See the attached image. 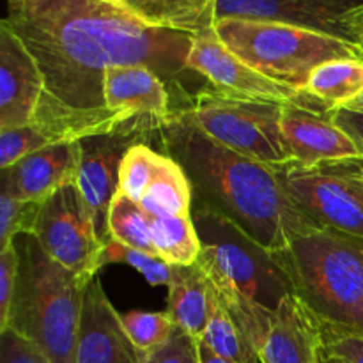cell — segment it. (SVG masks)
<instances>
[{
  "instance_id": "1f68e13d",
  "label": "cell",
  "mask_w": 363,
  "mask_h": 363,
  "mask_svg": "<svg viewBox=\"0 0 363 363\" xmlns=\"http://www.w3.org/2000/svg\"><path fill=\"white\" fill-rule=\"evenodd\" d=\"M18 268H20V255H18L16 245L13 241L9 247L0 250V332L6 328L7 318H9Z\"/></svg>"
},
{
  "instance_id": "52a82bcc",
  "label": "cell",
  "mask_w": 363,
  "mask_h": 363,
  "mask_svg": "<svg viewBox=\"0 0 363 363\" xmlns=\"http://www.w3.org/2000/svg\"><path fill=\"white\" fill-rule=\"evenodd\" d=\"M282 106L280 103L227 94L208 85L194 96L191 106L184 112L218 144L282 170L294 165L282 135Z\"/></svg>"
},
{
  "instance_id": "2e32d148",
  "label": "cell",
  "mask_w": 363,
  "mask_h": 363,
  "mask_svg": "<svg viewBox=\"0 0 363 363\" xmlns=\"http://www.w3.org/2000/svg\"><path fill=\"white\" fill-rule=\"evenodd\" d=\"M80 144L60 142L25 156L0 174V191L30 202L48 201L64 186L77 184Z\"/></svg>"
},
{
  "instance_id": "30bf717a",
  "label": "cell",
  "mask_w": 363,
  "mask_h": 363,
  "mask_svg": "<svg viewBox=\"0 0 363 363\" xmlns=\"http://www.w3.org/2000/svg\"><path fill=\"white\" fill-rule=\"evenodd\" d=\"M186 69L202 74L209 82V85L227 94L262 99V101H273L280 105L298 103L308 108L328 112L318 99H314L307 92L279 84L248 66L245 60H241L236 53L230 52L223 45V41L215 32V27L194 34L186 59Z\"/></svg>"
},
{
  "instance_id": "d4e9b609",
  "label": "cell",
  "mask_w": 363,
  "mask_h": 363,
  "mask_svg": "<svg viewBox=\"0 0 363 363\" xmlns=\"http://www.w3.org/2000/svg\"><path fill=\"white\" fill-rule=\"evenodd\" d=\"M110 240H116L135 250L156 254L151 238V220L138 202L131 201L119 190L116 191L108 211Z\"/></svg>"
},
{
  "instance_id": "f1b7e54d",
  "label": "cell",
  "mask_w": 363,
  "mask_h": 363,
  "mask_svg": "<svg viewBox=\"0 0 363 363\" xmlns=\"http://www.w3.org/2000/svg\"><path fill=\"white\" fill-rule=\"evenodd\" d=\"M41 206L0 191V250L9 247L14 238L34 233Z\"/></svg>"
},
{
  "instance_id": "cb8c5ba5",
  "label": "cell",
  "mask_w": 363,
  "mask_h": 363,
  "mask_svg": "<svg viewBox=\"0 0 363 363\" xmlns=\"http://www.w3.org/2000/svg\"><path fill=\"white\" fill-rule=\"evenodd\" d=\"M202 342L215 354L236 363H261L257 350L247 339L229 312L225 311L215 293V305L209 315L208 326L202 335Z\"/></svg>"
},
{
  "instance_id": "d6a6232c",
  "label": "cell",
  "mask_w": 363,
  "mask_h": 363,
  "mask_svg": "<svg viewBox=\"0 0 363 363\" xmlns=\"http://www.w3.org/2000/svg\"><path fill=\"white\" fill-rule=\"evenodd\" d=\"M0 363H48V360L30 340L7 328L0 332Z\"/></svg>"
},
{
  "instance_id": "6da1fadb",
  "label": "cell",
  "mask_w": 363,
  "mask_h": 363,
  "mask_svg": "<svg viewBox=\"0 0 363 363\" xmlns=\"http://www.w3.org/2000/svg\"><path fill=\"white\" fill-rule=\"evenodd\" d=\"M4 23L21 39L45 77L32 124L53 144L160 123L126 119L105 105V73L145 66L165 84L186 73L194 34L147 25L110 0H7Z\"/></svg>"
},
{
  "instance_id": "9a60e30c",
  "label": "cell",
  "mask_w": 363,
  "mask_h": 363,
  "mask_svg": "<svg viewBox=\"0 0 363 363\" xmlns=\"http://www.w3.org/2000/svg\"><path fill=\"white\" fill-rule=\"evenodd\" d=\"M142 353L128 337L121 314L112 307L99 280L85 289L74 363H140Z\"/></svg>"
},
{
  "instance_id": "8fae6325",
  "label": "cell",
  "mask_w": 363,
  "mask_h": 363,
  "mask_svg": "<svg viewBox=\"0 0 363 363\" xmlns=\"http://www.w3.org/2000/svg\"><path fill=\"white\" fill-rule=\"evenodd\" d=\"M149 137H152L151 130L130 128L78 140L80 167L77 186L91 209L96 230L105 243L110 241L108 211L113 195L119 190L121 163L131 145L147 140Z\"/></svg>"
},
{
  "instance_id": "74e56055",
  "label": "cell",
  "mask_w": 363,
  "mask_h": 363,
  "mask_svg": "<svg viewBox=\"0 0 363 363\" xmlns=\"http://www.w3.org/2000/svg\"><path fill=\"white\" fill-rule=\"evenodd\" d=\"M342 108L353 110V112H360V113H363V92H362V94H358L357 98L353 99V101L347 103L346 106H342Z\"/></svg>"
},
{
  "instance_id": "5bb4252c",
  "label": "cell",
  "mask_w": 363,
  "mask_h": 363,
  "mask_svg": "<svg viewBox=\"0 0 363 363\" xmlns=\"http://www.w3.org/2000/svg\"><path fill=\"white\" fill-rule=\"evenodd\" d=\"M45 94V77L21 39L0 23V130L32 124Z\"/></svg>"
},
{
  "instance_id": "44dd1931",
  "label": "cell",
  "mask_w": 363,
  "mask_h": 363,
  "mask_svg": "<svg viewBox=\"0 0 363 363\" xmlns=\"http://www.w3.org/2000/svg\"><path fill=\"white\" fill-rule=\"evenodd\" d=\"M305 92L328 112L342 108L363 92V59L328 60L311 74Z\"/></svg>"
},
{
  "instance_id": "b9f144b4",
  "label": "cell",
  "mask_w": 363,
  "mask_h": 363,
  "mask_svg": "<svg viewBox=\"0 0 363 363\" xmlns=\"http://www.w3.org/2000/svg\"><path fill=\"white\" fill-rule=\"evenodd\" d=\"M110 2H119V0H110Z\"/></svg>"
},
{
  "instance_id": "603a6c76",
  "label": "cell",
  "mask_w": 363,
  "mask_h": 363,
  "mask_svg": "<svg viewBox=\"0 0 363 363\" xmlns=\"http://www.w3.org/2000/svg\"><path fill=\"white\" fill-rule=\"evenodd\" d=\"M156 254L170 266H194L202 243L191 216H149Z\"/></svg>"
},
{
  "instance_id": "4316f807",
  "label": "cell",
  "mask_w": 363,
  "mask_h": 363,
  "mask_svg": "<svg viewBox=\"0 0 363 363\" xmlns=\"http://www.w3.org/2000/svg\"><path fill=\"white\" fill-rule=\"evenodd\" d=\"M121 321L133 346L142 354L165 344L177 328L169 312H126L121 314Z\"/></svg>"
},
{
  "instance_id": "d590c367",
  "label": "cell",
  "mask_w": 363,
  "mask_h": 363,
  "mask_svg": "<svg viewBox=\"0 0 363 363\" xmlns=\"http://www.w3.org/2000/svg\"><path fill=\"white\" fill-rule=\"evenodd\" d=\"M199 357H201V363H236L215 354L204 342H202V340H199Z\"/></svg>"
},
{
  "instance_id": "d6986e66",
  "label": "cell",
  "mask_w": 363,
  "mask_h": 363,
  "mask_svg": "<svg viewBox=\"0 0 363 363\" xmlns=\"http://www.w3.org/2000/svg\"><path fill=\"white\" fill-rule=\"evenodd\" d=\"M169 289V308L172 321L179 330L202 339L215 305V289L199 262L194 266H172Z\"/></svg>"
},
{
  "instance_id": "ba28073f",
  "label": "cell",
  "mask_w": 363,
  "mask_h": 363,
  "mask_svg": "<svg viewBox=\"0 0 363 363\" xmlns=\"http://www.w3.org/2000/svg\"><path fill=\"white\" fill-rule=\"evenodd\" d=\"M294 204L319 227L363 240V156L277 170Z\"/></svg>"
},
{
  "instance_id": "ac0fdd59",
  "label": "cell",
  "mask_w": 363,
  "mask_h": 363,
  "mask_svg": "<svg viewBox=\"0 0 363 363\" xmlns=\"http://www.w3.org/2000/svg\"><path fill=\"white\" fill-rule=\"evenodd\" d=\"M323 330L315 315L294 294L284 298L259 350L261 363H319Z\"/></svg>"
},
{
  "instance_id": "484cf974",
  "label": "cell",
  "mask_w": 363,
  "mask_h": 363,
  "mask_svg": "<svg viewBox=\"0 0 363 363\" xmlns=\"http://www.w3.org/2000/svg\"><path fill=\"white\" fill-rule=\"evenodd\" d=\"M165 155L155 151L145 142L131 145L124 155L119 170V191L131 201L140 202L147 188L158 176Z\"/></svg>"
},
{
  "instance_id": "ab89813d",
  "label": "cell",
  "mask_w": 363,
  "mask_h": 363,
  "mask_svg": "<svg viewBox=\"0 0 363 363\" xmlns=\"http://www.w3.org/2000/svg\"><path fill=\"white\" fill-rule=\"evenodd\" d=\"M357 46H358V50H360V55H362V59H363V32L360 34V38H358Z\"/></svg>"
},
{
  "instance_id": "7402d4cb",
  "label": "cell",
  "mask_w": 363,
  "mask_h": 363,
  "mask_svg": "<svg viewBox=\"0 0 363 363\" xmlns=\"http://www.w3.org/2000/svg\"><path fill=\"white\" fill-rule=\"evenodd\" d=\"M138 204L149 216H191L194 188L183 167L165 155L158 176Z\"/></svg>"
},
{
  "instance_id": "8992f818",
  "label": "cell",
  "mask_w": 363,
  "mask_h": 363,
  "mask_svg": "<svg viewBox=\"0 0 363 363\" xmlns=\"http://www.w3.org/2000/svg\"><path fill=\"white\" fill-rule=\"evenodd\" d=\"M191 220L202 243L197 262L213 286L238 291L272 312L284 298L294 294L272 252L197 197L191 204Z\"/></svg>"
},
{
  "instance_id": "4dcf8cb0",
  "label": "cell",
  "mask_w": 363,
  "mask_h": 363,
  "mask_svg": "<svg viewBox=\"0 0 363 363\" xmlns=\"http://www.w3.org/2000/svg\"><path fill=\"white\" fill-rule=\"evenodd\" d=\"M140 363H201L199 339L176 328L165 344L142 354Z\"/></svg>"
},
{
  "instance_id": "f546056e",
  "label": "cell",
  "mask_w": 363,
  "mask_h": 363,
  "mask_svg": "<svg viewBox=\"0 0 363 363\" xmlns=\"http://www.w3.org/2000/svg\"><path fill=\"white\" fill-rule=\"evenodd\" d=\"M53 142L34 124L0 130V170L9 169L16 162L35 151L48 147Z\"/></svg>"
},
{
  "instance_id": "ffe728a7",
  "label": "cell",
  "mask_w": 363,
  "mask_h": 363,
  "mask_svg": "<svg viewBox=\"0 0 363 363\" xmlns=\"http://www.w3.org/2000/svg\"><path fill=\"white\" fill-rule=\"evenodd\" d=\"M147 25L199 34L215 27V4L206 0H119Z\"/></svg>"
},
{
  "instance_id": "5b68a950",
  "label": "cell",
  "mask_w": 363,
  "mask_h": 363,
  "mask_svg": "<svg viewBox=\"0 0 363 363\" xmlns=\"http://www.w3.org/2000/svg\"><path fill=\"white\" fill-rule=\"evenodd\" d=\"M215 32L248 66L301 92L328 60L362 59L353 43L277 21L225 18L215 21Z\"/></svg>"
},
{
  "instance_id": "3957f363",
  "label": "cell",
  "mask_w": 363,
  "mask_h": 363,
  "mask_svg": "<svg viewBox=\"0 0 363 363\" xmlns=\"http://www.w3.org/2000/svg\"><path fill=\"white\" fill-rule=\"evenodd\" d=\"M323 337H363V240L328 227L294 236L272 252Z\"/></svg>"
},
{
  "instance_id": "e575fe53",
  "label": "cell",
  "mask_w": 363,
  "mask_h": 363,
  "mask_svg": "<svg viewBox=\"0 0 363 363\" xmlns=\"http://www.w3.org/2000/svg\"><path fill=\"white\" fill-rule=\"evenodd\" d=\"M330 117L340 130L346 131L357 142L358 147L363 151V113L346 108H337L330 112Z\"/></svg>"
},
{
  "instance_id": "7c38bea8",
  "label": "cell",
  "mask_w": 363,
  "mask_h": 363,
  "mask_svg": "<svg viewBox=\"0 0 363 363\" xmlns=\"http://www.w3.org/2000/svg\"><path fill=\"white\" fill-rule=\"evenodd\" d=\"M363 0H216L215 21L225 18L277 21L357 45L350 18Z\"/></svg>"
},
{
  "instance_id": "83f0119b",
  "label": "cell",
  "mask_w": 363,
  "mask_h": 363,
  "mask_svg": "<svg viewBox=\"0 0 363 363\" xmlns=\"http://www.w3.org/2000/svg\"><path fill=\"white\" fill-rule=\"evenodd\" d=\"M101 264H128L135 272L140 273L149 286H170L172 280V266L163 261L158 255H151L147 252L135 250L126 247L116 240H110L105 245V250L101 255Z\"/></svg>"
},
{
  "instance_id": "4fadbf2b",
  "label": "cell",
  "mask_w": 363,
  "mask_h": 363,
  "mask_svg": "<svg viewBox=\"0 0 363 363\" xmlns=\"http://www.w3.org/2000/svg\"><path fill=\"white\" fill-rule=\"evenodd\" d=\"M282 135L294 165L318 167L363 156L357 142L333 123L328 112L298 103L282 106Z\"/></svg>"
},
{
  "instance_id": "9c48e42d",
  "label": "cell",
  "mask_w": 363,
  "mask_h": 363,
  "mask_svg": "<svg viewBox=\"0 0 363 363\" xmlns=\"http://www.w3.org/2000/svg\"><path fill=\"white\" fill-rule=\"evenodd\" d=\"M32 236L38 238L50 257L82 279L92 280L103 268L106 243L99 238L77 184L60 188L43 202Z\"/></svg>"
},
{
  "instance_id": "277c9868",
  "label": "cell",
  "mask_w": 363,
  "mask_h": 363,
  "mask_svg": "<svg viewBox=\"0 0 363 363\" xmlns=\"http://www.w3.org/2000/svg\"><path fill=\"white\" fill-rule=\"evenodd\" d=\"M14 245L20 268L4 330L30 340L48 363H74L82 305L91 280L50 257L32 234L14 238Z\"/></svg>"
},
{
  "instance_id": "8d00e7d4",
  "label": "cell",
  "mask_w": 363,
  "mask_h": 363,
  "mask_svg": "<svg viewBox=\"0 0 363 363\" xmlns=\"http://www.w3.org/2000/svg\"><path fill=\"white\" fill-rule=\"evenodd\" d=\"M350 23H351V28L354 30V34L360 38V34L363 32V7L360 11H357V13L351 14L350 18Z\"/></svg>"
},
{
  "instance_id": "836d02e7",
  "label": "cell",
  "mask_w": 363,
  "mask_h": 363,
  "mask_svg": "<svg viewBox=\"0 0 363 363\" xmlns=\"http://www.w3.org/2000/svg\"><path fill=\"white\" fill-rule=\"evenodd\" d=\"M323 351L344 363H363V337L326 335L323 337Z\"/></svg>"
},
{
  "instance_id": "e0dca14e",
  "label": "cell",
  "mask_w": 363,
  "mask_h": 363,
  "mask_svg": "<svg viewBox=\"0 0 363 363\" xmlns=\"http://www.w3.org/2000/svg\"><path fill=\"white\" fill-rule=\"evenodd\" d=\"M105 105L126 119H149L160 124L174 112L165 80L145 66L108 67Z\"/></svg>"
},
{
  "instance_id": "7a4b0ae2",
  "label": "cell",
  "mask_w": 363,
  "mask_h": 363,
  "mask_svg": "<svg viewBox=\"0 0 363 363\" xmlns=\"http://www.w3.org/2000/svg\"><path fill=\"white\" fill-rule=\"evenodd\" d=\"M155 135L165 155L183 167L194 197L266 250H280L294 236L319 227L294 204L275 169L213 140L184 110H174Z\"/></svg>"
},
{
  "instance_id": "f35d334b",
  "label": "cell",
  "mask_w": 363,
  "mask_h": 363,
  "mask_svg": "<svg viewBox=\"0 0 363 363\" xmlns=\"http://www.w3.org/2000/svg\"><path fill=\"white\" fill-rule=\"evenodd\" d=\"M319 363H344V362H340V360H337V358L330 357V354H326L325 351L321 350V362H319Z\"/></svg>"
},
{
  "instance_id": "60d3db41",
  "label": "cell",
  "mask_w": 363,
  "mask_h": 363,
  "mask_svg": "<svg viewBox=\"0 0 363 363\" xmlns=\"http://www.w3.org/2000/svg\"><path fill=\"white\" fill-rule=\"evenodd\" d=\"M206 2H209V4H215V6H216V0H206Z\"/></svg>"
}]
</instances>
